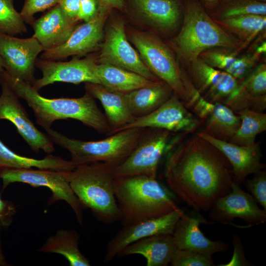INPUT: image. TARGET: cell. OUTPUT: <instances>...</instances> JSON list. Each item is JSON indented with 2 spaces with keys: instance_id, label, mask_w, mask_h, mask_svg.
<instances>
[{
  "instance_id": "44dd1931",
  "label": "cell",
  "mask_w": 266,
  "mask_h": 266,
  "mask_svg": "<svg viewBox=\"0 0 266 266\" xmlns=\"http://www.w3.org/2000/svg\"><path fill=\"white\" fill-rule=\"evenodd\" d=\"M209 224L200 215H188L185 213L177 222L172 236L176 248L190 250L212 257L226 251L228 244L207 238L200 229V224Z\"/></svg>"
},
{
  "instance_id": "4dcf8cb0",
  "label": "cell",
  "mask_w": 266,
  "mask_h": 266,
  "mask_svg": "<svg viewBox=\"0 0 266 266\" xmlns=\"http://www.w3.org/2000/svg\"><path fill=\"white\" fill-rule=\"evenodd\" d=\"M214 20L223 29L238 37L243 41V45L266 27V15L249 14Z\"/></svg>"
},
{
  "instance_id": "836d02e7",
  "label": "cell",
  "mask_w": 266,
  "mask_h": 266,
  "mask_svg": "<svg viewBox=\"0 0 266 266\" xmlns=\"http://www.w3.org/2000/svg\"><path fill=\"white\" fill-rule=\"evenodd\" d=\"M215 14L216 19H224L244 15H266V2L255 0H232Z\"/></svg>"
},
{
  "instance_id": "ac0fdd59",
  "label": "cell",
  "mask_w": 266,
  "mask_h": 266,
  "mask_svg": "<svg viewBox=\"0 0 266 266\" xmlns=\"http://www.w3.org/2000/svg\"><path fill=\"white\" fill-rule=\"evenodd\" d=\"M189 65L190 79L207 101L225 104L239 86L238 81L232 75L209 66L200 57Z\"/></svg>"
},
{
  "instance_id": "7a4b0ae2",
  "label": "cell",
  "mask_w": 266,
  "mask_h": 266,
  "mask_svg": "<svg viewBox=\"0 0 266 266\" xmlns=\"http://www.w3.org/2000/svg\"><path fill=\"white\" fill-rule=\"evenodd\" d=\"M3 79L19 98L26 101L31 108L36 122L45 130L60 119H72L81 122L102 134H110L107 119L98 107L95 98L86 91L78 98L48 99L41 96L31 85L10 77L4 70L0 74Z\"/></svg>"
},
{
  "instance_id": "7bdbcfd3",
  "label": "cell",
  "mask_w": 266,
  "mask_h": 266,
  "mask_svg": "<svg viewBox=\"0 0 266 266\" xmlns=\"http://www.w3.org/2000/svg\"><path fill=\"white\" fill-rule=\"evenodd\" d=\"M7 207L6 203L4 201H3L0 199V216L2 218V219L5 216V215H7V213L8 212H7Z\"/></svg>"
},
{
  "instance_id": "5bb4252c",
  "label": "cell",
  "mask_w": 266,
  "mask_h": 266,
  "mask_svg": "<svg viewBox=\"0 0 266 266\" xmlns=\"http://www.w3.org/2000/svg\"><path fill=\"white\" fill-rule=\"evenodd\" d=\"M97 63V56L95 55L67 62L37 59L35 66L41 71L42 76L40 78L35 79L32 86L38 91L55 82L100 84L95 73Z\"/></svg>"
},
{
  "instance_id": "e575fe53",
  "label": "cell",
  "mask_w": 266,
  "mask_h": 266,
  "mask_svg": "<svg viewBox=\"0 0 266 266\" xmlns=\"http://www.w3.org/2000/svg\"><path fill=\"white\" fill-rule=\"evenodd\" d=\"M236 53L209 49L202 52L199 57L209 66L229 73L237 59Z\"/></svg>"
},
{
  "instance_id": "83f0119b",
  "label": "cell",
  "mask_w": 266,
  "mask_h": 266,
  "mask_svg": "<svg viewBox=\"0 0 266 266\" xmlns=\"http://www.w3.org/2000/svg\"><path fill=\"white\" fill-rule=\"evenodd\" d=\"M172 92L167 84L160 81L127 93L126 97L132 115L137 118L157 109L170 98Z\"/></svg>"
},
{
  "instance_id": "30bf717a",
  "label": "cell",
  "mask_w": 266,
  "mask_h": 266,
  "mask_svg": "<svg viewBox=\"0 0 266 266\" xmlns=\"http://www.w3.org/2000/svg\"><path fill=\"white\" fill-rule=\"evenodd\" d=\"M97 63L114 65L136 73L153 81H161L145 65L139 54L129 42L125 26L120 18L108 26L104 42L100 45Z\"/></svg>"
},
{
  "instance_id": "d4e9b609",
  "label": "cell",
  "mask_w": 266,
  "mask_h": 266,
  "mask_svg": "<svg viewBox=\"0 0 266 266\" xmlns=\"http://www.w3.org/2000/svg\"><path fill=\"white\" fill-rule=\"evenodd\" d=\"M177 249L172 234H158L128 245L117 256L139 254L145 258L147 266H166L170 264Z\"/></svg>"
},
{
  "instance_id": "8fae6325",
  "label": "cell",
  "mask_w": 266,
  "mask_h": 266,
  "mask_svg": "<svg viewBox=\"0 0 266 266\" xmlns=\"http://www.w3.org/2000/svg\"><path fill=\"white\" fill-rule=\"evenodd\" d=\"M43 49L33 36L21 38L0 32V57L6 72L11 77L32 85L38 55Z\"/></svg>"
},
{
  "instance_id": "60d3db41",
  "label": "cell",
  "mask_w": 266,
  "mask_h": 266,
  "mask_svg": "<svg viewBox=\"0 0 266 266\" xmlns=\"http://www.w3.org/2000/svg\"><path fill=\"white\" fill-rule=\"evenodd\" d=\"M80 0H61L59 5L65 14L70 19L77 20Z\"/></svg>"
},
{
  "instance_id": "9c48e42d",
  "label": "cell",
  "mask_w": 266,
  "mask_h": 266,
  "mask_svg": "<svg viewBox=\"0 0 266 266\" xmlns=\"http://www.w3.org/2000/svg\"><path fill=\"white\" fill-rule=\"evenodd\" d=\"M171 133L159 128L144 129L130 154L114 168V176L146 175L156 178L159 163L168 149Z\"/></svg>"
},
{
  "instance_id": "f6af8a7d",
  "label": "cell",
  "mask_w": 266,
  "mask_h": 266,
  "mask_svg": "<svg viewBox=\"0 0 266 266\" xmlns=\"http://www.w3.org/2000/svg\"><path fill=\"white\" fill-rule=\"evenodd\" d=\"M206 6L208 8L214 7L220 0H203Z\"/></svg>"
},
{
  "instance_id": "484cf974",
  "label": "cell",
  "mask_w": 266,
  "mask_h": 266,
  "mask_svg": "<svg viewBox=\"0 0 266 266\" xmlns=\"http://www.w3.org/2000/svg\"><path fill=\"white\" fill-rule=\"evenodd\" d=\"M137 15L155 28L169 31L177 25L180 8L176 0H130Z\"/></svg>"
},
{
  "instance_id": "b9f144b4",
  "label": "cell",
  "mask_w": 266,
  "mask_h": 266,
  "mask_svg": "<svg viewBox=\"0 0 266 266\" xmlns=\"http://www.w3.org/2000/svg\"><path fill=\"white\" fill-rule=\"evenodd\" d=\"M100 6L112 9V8L122 10L125 7L124 0H97Z\"/></svg>"
},
{
  "instance_id": "8992f818",
  "label": "cell",
  "mask_w": 266,
  "mask_h": 266,
  "mask_svg": "<svg viewBox=\"0 0 266 266\" xmlns=\"http://www.w3.org/2000/svg\"><path fill=\"white\" fill-rule=\"evenodd\" d=\"M126 33L150 70L167 84L185 106L190 108L200 95L168 47L150 33L129 28Z\"/></svg>"
},
{
  "instance_id": "681fc988",
  "label": "cell",
  "mask_w": 266,
  "mask_h": 266,
  "mask_svg": "<svg viewBox=\"0 0 266 266\" xmlns=\"http://www.w3.org/2000/svg\"><path fill=\"white\" fill-rule=\"evenodd\" d=\"M260 2H266V0H255Z\"/></svg>"
},
{
  "instance_id": "4fadbf2b",
  "label": "cell",
  "mask_w": 266,
  "mask_h": 266,
  "mask_svg": "<svg viewBox=\"0 0 266 266\" xmlns=\"http://www.w3.org/2000/svg\"><path fill=\"white\" fill-rule=\"evenodd\" d=\"M201 124L200 120L173 93L157 109L145 116L135 118L118 132L132 128H159L172 133H186L194 132Z\"/></svg>"
},
{
  "instance_id": "9a60e30c",
  "label": "cell",
  "mask_w": 266,
  "mask_h": 266,
  "mask_svg": "<svg viewBox=\"0 0 266 266\" xmlns=\"http://www.w3.org/2000/svg\"><path fill=\"white\" fill-rule=\"evenodd\" d=\"M111 10L100 7L93 19L77 26L65 43L54 49L43 51L40 58L57 61L71 56H84L95 51L101 45L104 26Z\"/></svg>"
},
{
  "instance_id": "d590c367",
  "label": "cell",
  "mask_w": 266,
  "mask_h": 266,
  "mask_svg": "<svg viewBox=\"0 0 266 266\" xmlns=\"http://www.w3.org/2000/svg\"><path fill=\"white\" fill-rule=\"evenodd\" d=\"M172 266H212V257L196 252L177 249L170 263Z\"/></svg>"
},
{
  "instance_id": "74e56055",
  "label": "cell",
  "mask_w": 266,
  "mask_h": 266,
  "mask_svg": "<svg viewBox=\"0 0 266 266\" xmlns=\"http://www.w3.org/2000/svg\"><path fill=\"white\" fill-rule=\"evenodd\" d=\"M247 189L257 203L266 211V172L262 169L254 174L253 178L246 182Z\"/></svg>"
},
{
  "instance_id": "277c9868",
  "label": "cell",
  "mask_w": 266,
  "mask_h": 266,
  "mask_svg": "<svg viewBox=\"0 0 266 266\" xmlns=\"http://www.w3.org/2000/svg\"><path fill=\"white\" fill-rule=\"evenodd\" d=\"M171 44L179 57L188 64L209 49H240L242 46L194 0H188L182 27Z\"/></svg>"
},
{
  "instance_id": "2e32d148",
  "label": "cell",
  "mask_w": 266,
  "mask_h": 266,
  "mask_svg": "<svg viewBox=\"0 0 266 266\" xmlns=\"http://www.w3.org/2000/svg\"><path fill=\"white\" fill-rule=\"evenodd\" d=\"M184 212L180 209L159 217L123 225L107 244L103 262L108 263L128 245L144 238L158 234H172Z\"/></svg>"
},
{
  "instance_id": "603a6c76",
  "label": "cell",
  "mask_w": 266,
  "mask_h": 266,
  "mask_svg": "<svg viewBox=\"0 0 266 266\" xmlns=\"http://www.w3.org/2000/svg\"><path fill=\"white\" fill-rule=\"evenodd\" d=\"M225 105L235 113L247 109L263 112L266 107V66L261 64L240 84Z\"/></svg>"
},
{
  "instance_id": "bcb514c9",
  "label": "cell",
  "mask_w": 266,
  "mask_h": 266,
  "mask_svg": "<svg viewBox=\"0 0 266 266\" xmlns=\"http://www.w3.org/2000/svg\"><path fill=\"white\" fill-rule=\"evenodd\" d=\"M266 42H264L261 45H260L257 49L256 53L258 54H262L266 53Z\"/></svg>"
},
{
  "instance_id": "6da1fadb",
  "label": "cell",
  "mask_w": 266,
  "mask_h": 266,
  "mask_svg": "<svg viewBox=\"0 0 266 266\" xmlns=\"http://www.w3.org/2000/svg\"><path fill=\"white\" fill-rule=\"evenodd\" d=\"M165 177L171 190L196 211H207L229 193L232 166L217 148L198 134L168 153Z\"/></svg>"
},
{
  "instance_id": "f1b7e54d",
  "label": "cell",
  "mask_w": 266,
  "mask_h": 266,
  "mask_svg": "<svg viewBox=\"0 0 266 266\" xmlns=\"http://www.w3.org/2000/svg\"><path fill=\"white\" fill-rule=\"evenodd\" d=\"M80 235L72 229H61L49 236L37 251L57 253L63 256L70 266H90L89 260L79 248Z\"/></svg>"
},
{
  "instance_id": "3957f363",
  "label": "cell",
  "mask_w": 266,
  "mask_h": 266,
  "mask_svg": "<svg viewBox=\"0 0 266 266\" xmlns=\"http://www.w3.org/2000/svg\"><path fill=\"white\" fill-rule=\"evenodd\" d=\"M113 189L123 225L180 209L156 178L146 175L115 177Z\"/></svg>"
},
{
  "instance_id": "f35d334b",
  "label": "cell",
  "mask_w": 266,
  "mask_h": 266,
  "mask_svg": "<svg viewBox=\"0 0 266 266\" xmlns=\"http://www.w3.org/2000/svg\"><path fill=\"white\" fill-rule=\"evenodd\" d=\"M100 9V6L97 0H80L77 20L79 22H89L97 15Z\"/></svg>"
},
{
  "instance_id": "ee69618b",
  "label": "cell",
  "mask_w": 266,
  "mask_h": 266,
  "mask_svg": "<svg viewBox=\"0 0 266 266\" xmlns=\"http://www.w3.org/2000/svg\"><path fill=\"white\" fill-rule=\"evenodd\" d=\"M9 265L8 263L6 262L2 251L1 241L0 238V266H7Z\"/></svg>"
},
{
  "instance_id": "f546056e",
  "label": "cell",
  "mask_w": 266,
  "mask_h": 266,
  "mask_svg": "<svg viewBox=\"0 0 266 266\" xmlns=\"http://www.w3.org/2000/svg\"><path fill=\"white\" fill-rule=\"evenodd\" d=\"M75 166L71 160L48 154L42 159H35L20 156L8 148L0 140V167L13 168L48 169L71 171Z\"/></svg>"
},
{
  "instance_id": "e0dca14e",
  "label": "cell",
  "mask_w": 266,
  "mask_h": 266,
  "mask_svg": "<svg viewBox=\"0 0 266 266\" xmlns=\"http://www.w3.org/2000/svg\"><path fill=\"white\" fill-rule=\"evenodd\" d=\"M210 209L211 219L224 224H231L234 218H239L252 226L266 220V211L259 208L252 196L233 181L231 192L219 198Z\"/></svg>"
},
{
  "instance_id": "4316f807",
  "label": "cell",
  "mask_w": 266,
  "mask_h": 266,
  "mask_svg": "<svg viewBox=\"0 0 266 266\" xmlns=\"http://www.w3.org/2000/svg\"><path fill=\"white\" fill-rule=\"evenodd\" d=\"M95 73L100 84L124 93L159 82L150 80L134 72L106 63H97Z\"/></svg>"
},
{
  "instance_id": "ba28073f",
  "label": "cell",
  "mask_w": 266,
  "mask_h": 266,
  "mask_svg": "<svg viewBox=\"0 0 266 266\" xmlns=\"http://www.w3.org/2000/svg\"><path fill=\"white\" fill-rule=\"evenodd\" d=\"M70 171L0 167V178L2 180L3 190L10 184L15 182L27 183L34 187H47L52 194L48 204L51 205L59 200L66 201L73 210L78 223L82 225L84 207L70 186Z\"/></svg>"
},
{
  "instance_id": "c3c4849f",
  "label": "cell",
  "mask_w": 266,
  "mask_h": 266,
  "mask_svg": "<svg viewBox=\"0 0 266 266\" xmlns=\"http://www.w3.org/2000/svg\"><path fill=\"white\" fill-rule=\"evenodd\" d=\"M223 2L226 3V2H228L229 1H230L232 0H222Z\"/></svg>"
},
{
  "instance_id": "d6a6232c",
  "label": "cell",
  "mask_w": 266,
  "mask_h": 266,
  "mask_svg": "<svg viewBox=\"0 0 266 266\" xmlns=\"http://www.w3.org/2000/svg\"><path fill=\"white\" fill-rule=\"evenodd\" d=\"M27 32L26 23L15 9L14 0H0V32L15 36Z\"/></svg>"
},
{
  "instance_id": "52a82bcc",
  "label": "cell",
  "mask_w": 266,
  "mask_h": 266,
  "mask_svg": "<svg viewBox=\"0 0 266 266\" xmlns=\"http://www.w3.org/2000/svg\"><path fill=\"white\" fill-rule=\"evenodd\" d=\"M144 129L121 130L97 141L70 138L51 128L45 129L53 143L67 150L75 166L95 162H103L115 167L121 164L136 146Z\"/></svg>"
},
{
  "instance_id": "cb8c5ba5",
  "label": "cell",
  "mask_w": 266,
  "mask_h": 266,
  "mask_svg": "<svg viewBox=\"0 0 266 266\" xmlns=\"http://www.w3.org/2000/svg\"><path fill=\"white\" fill-rule=\"evenodd\" d=\"M85 88L86 92L99 100L102 104L111 129L110 134L117 132L135 119L129 107L126 93L94 83H85Z\"/></svg>"
},
{
  "instance_id": "5b68a950",
  "label": "cell",
  "mask_w": 266,
  "mask_h": 266,
  "mask_svg": "<svg viewBox=\"0 0 266 266\" xmlns=\"http://www.w3.org/2000/svg\"><path fill=\"white\" fill-rule=\"evenodd\" d=\"M115 166L103 162L77 166L70 171V186L83 207L99 221L110 224L120 215L113 189Z\"/></svg>"
},
{
  "instance_id": "7dc6e473",
  "label": "cell",
  "mask_w": 266,
  "mask_h": 266,
  "mask_svg": "<svg viewBox=\"0 0 266 266\" xmlns=\"http://www.w3.org/2000/svg\"><path fill=\"white\" fill-rule=\"evenodd\" d=\"M3 63L0 57V74L4 70Z\"/></svg>"
},
{
  "instance_id": "7402d4cb",
  "label": "cell",
  "mask_w": 266,
  "mask_h": 266,
  "mask_svg": "<svg viewBox=\"0 0 266 266\" xmlns=\"http://www.w3.org/2000/svg\"><path fill=\"white\" fill-rule=\"evenodd\" d=\"M78 22L69 19L59 4L35 19L31 25L33 36L43 51L57 48L69 38Z\"/></svg>"
},
{
  "instance_id": "1f68e13d",
  "label": "cell",
  "mask_w": 266,
  "mask_h": 266,
  "mask_svg": "<svg viewBox=\"0 0 266 266\" xmlns=\"http://www.w3.org/2000/svg\"><path fill=\"white\" fill-rule=\"evenodd\" d=\"M236 113L240 124L229 142L239 145L254 144L257 135L266 130V114L247 109Z\"/></svg>"
},
{
  "instance_id": "ab89813d",
  "label": "cell",
  "mask_w": 266,
  "mask_h": 266,
  "mask_svg": "<svg viewBox=\"0 0 266 266\" xmlns=\"http://www.w3.org/2000/svg\"><path fill=\"white\" fill-rule=\"evenodd\" d=\"M234 252L232 259L226 265L219 266H250V263L246 259L242 248V244L238 236H234L233 242Z\"/></svg>"
},
{
  "instance_id": "8d00e7d4",
  "label": "cell",
  "mask_w": 266,
  "mask_h": 266,
  "mask_svg": "<svg viewBox=\"0 0 266 266\" xmlns=\"http://www.w3.org/2000/svg\"><path fill=\"white\" fill-rule=\"evenodd\" d=\"M61 0H25L20 11L21 17L26 24L32 25L34 15L51 9L59 4Z\"/></svg>"
},
{
  "instance_id": "ffe728a7",
  "label": "cell",
  "mask_w": 266,
  "mask_h": 266,
  "mask_svg": "<svg viewBox=\"0 0 266 266\" xmlns=\"http://www.w3.org/2000/svg\"><path fill=\"white\" fill-rule=\"evenodd\" d=\"M190 108L204 125L202 132L220 140L229 141L240 124L239 116L228 106L207 101L201 96Z\"/></svg>"
},
{
  "instance_id": "d6986e66",
  "label": "cell",
  "mask_w": 266,
  "mask_h": 266,
  "mask_svg": "<svg viewBox=\"0 0 266 266\" xmlns=\"http://www.w3.org/2000/svg\"><path fill=\"white\" fill-rule=\"evenodd\" d=\"M198 134L217 148L226 157L232 166L233 181L239 185L249 175L264 168L259 143L239 145L220 140L201 132Z\"/></svg>"
},
{
  "instance_id": "7c38bea8",
  "label": "cell",
  "mask_w": 266,
  "mask_h": 266,
  "mask_svg": "<svg viewBox=\"0 0 266 266\" xmlns=\"http://www.w3.org/2000/svg\"><path fill=\"white\" fill-rule=\"evenodd\" d=\"M0 120H7L16 128L31 149L35 153L42 150L50 154L55 151L54 143L47 134L40 132L30 119L19 98L8 85L0 78Z\"/></svg>"
}]
</instances>
